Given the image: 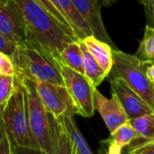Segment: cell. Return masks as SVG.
Instances as JSON below:
<instances>
[{
  "label": "cell",
  "mask_w": 154,
  "mask_h": 154,
  "mask_svg": "<svg viewBox=\"0 0 154 154\" xmlns=\"http://www.w3.org/2000/svg\"><path fill=\"white\" fill-rule=\"evenodd\" d=\"M15 73V67L11 58L0 51V75L14 76Z\"/></svg>",
  "instance_id": "cb8c5ba5"
},
{
  "label": "cell",
  "mask_w": 154,
  "mask_h": 154,
  "mask_svg": "<svg viewBox=\"0 0 154 154\" xmlns=\"http://www.w3.org/2000/svg\"><path fill=\"white\" fill-rule=\"evenodd\" d=\"M60 57L62 62L74 70L84 74V55L80 45V41L69 42L61 51Z\"/></svg>",
  "instance_id": "2e32d148"
},
{
  "label": "cell",
  "mask_w": 154,
  "mask_h": 154,
  "mask_svg": "<svg viewBox=\"0 0 154 154\" xmlns=\"http://www.w3.org/2000/svg\"><path fill=\"white\" fill-rule=\"evenodd\" d=\"M15 88V77L0 75V112L10 98Z\"/></svg>",
  "instance_id": "44dd1931"
},
{
  "label": "cell",
  "mask_w": 154,
  "mask_h": 154,
  "mask_svg": "<svg viewBox=\"0 0 154 154\" xmlns=\"http://www.w3.org/2000/svg\"><path fill=\"white\" fill-rule=\"evenodd\" d=\"M58 68L64 85L74 100L79 111V116L92 117L94 114L93 93L96 87L84 74L74 70L64 63H58Z\"/></svg>",
  "instance_id": "8992f818"
},
{
  "label": "cell",
  "mask_w": 154,
  "mask_h": 154,
  "mask_svg": "<svg viewBox=\"0 0 154 154\" xmlns=\"http://www.w3.org/2000/svg\"><path fill=\"white\" fill-rule=\"evenodd\" d=\"M93 107L103 117L110 134L129 121L118 98L113 93L109 99L101 94L96 88L93 93Z\"/></svg>",
  "instance_id": "30bf717a"
},
{
  "label": "cell",
  "mask_w": 154,
  "mask_h": 154,
  "mask_svg": "<svg viewBox=\"0 0 154 154\" xmlns=\"http://www.w3.org/2000/svg\"><path fill=\"white\" fill-rule=\"evenodd\" d=\"M0 154H12V149L0 120Z\"/></svg>",
  "instance_id": "4316f807"
},
{
  "label": "cell",
  "mask_w": 154,
  "mask_h": 154,
  "mask_svg": "<svg viewBox=\"0 0 154 154\" xmlns=\"http://www.w3.org/2000/svg\"><path fill=\"white\" fill-rule=\"evenodd\" d=\"M43 8H44L54 19H56L64 28H66L68 31L72 32V29L70 28L69 24L67 23V22L65 21V19L64 18V16L61 14V13L58 11L57 7L55 6V4L54 2V0H35ZM74 33V32H73Z\"/></svg>",
  "instance_id": "7402d4cb"
},
{
  "label": "cell",
  "mask_w": 154,
  "mask_h": 154,
  "mask_svg": "<svg viewBox=\"0 0 154 154\" xmlns=\"http://www.w3.org/2000/svg\"><path fill=\"white\" fill-rule=\"evenodd\" d=\"M0 32L15 46L26 43V33L23 20L13 1L10 6L0 5Z\"/></svg>",
  "instance_id": "8fae6325"
},
{
  "label": "cell",
  "mask_w": 154,
  "mask_h": 154,
  "mask_svg": "<svg viewBox=\"0 0 154 154\" xmlns=\"http://www.w3.org/2000/svg\"><path fill=\"white\" fill-rule=\"evenodd\" d=\"M147 76L150 79V80L152 83H154V62L151 63L148 66V69H147Z\"/></svg>",
  "instance_id": "f1b7e54d"
},
{
  "label": "cell",
  "mask_w": 154,
  "mask_h": 154,
  "mask_svg": "<svg viewBox=\"0 0 154 154\" xmlns=\"http://www.w3.org/2000/svg\"><path fill=\"white\" fill-rule=\"evenodd\" d=\"M17 75L20 77L24 89L28 125L34 143L38 148L44 150L48 154H54L49 115L43 106L35 81L25 76Z\"/></svg>",
  "instance_id": "5b68a950"
},
{
  "label": "cell",
  "mask_w": 154,
  "mask_h": 154,
  "mask_svg": "<svg viewBox=\"0 0 154 154\" xmlns=\"http://www.w3.org/2000/svg\"><path fill=\"white\" fill-rule=\"evenodd\" d=\"M10 58L15 73L34 80L64 85L58 65L39 46L29 42L16 46Z\"/></svg>",
  "instance_id": "277c9868"
},
{
  "label": "cell",
  "mask_w": 154,
  "mask_h": 154,
  "mask_svg": "<svg viewBox=\"0 0 154 154\" xmlns=\"http://www.w3.org/2000/svg\"><path fill=\"white\" fill-rule=\"evenodd\" d=\"M134 55L141 60L154 62V27L146 25L143 38Z\"/></svg>",
  "instance_id": "ffe728a7"
},
{
  "label": "cell",
  "mask_w": 154,
  "mask_h": 154,
  "mask_svg": "<svg viewBox=\"0 0 154 154\" xmlns=\"http://www.w3.org/2000/svg\"><path fill=\"white\" fill-rule=\"evenodd\" d=\"M12 5V0H0V5L10 6Z\"/></svg>",
  "instance_id": "f546056e"
},
{
  "label": "cell",
  "mask_w": 154,
  "mask_h": 154,
  "mask_svg": "<svg viewBox=\"0 0 154 154\" xmlns=\"http://www.w3.org/2000/svg\"><path fill=\"white\" fill-rule=\"evenodd\" d=\"M128 123L138 134V138L135 139L136 141H154V112L129 120Z\"/></svg>",
  "instance_id": "ac0fdd59"
},
{
  "label": "cell",
  "mask_w": 154,
  "mask_h": 154,
  "mask_svg": "<svg viewBox=\"0 0 154 154\" xmlns=\"http://www.w3.org/2000/svg\"><path fill=\"white\" fill-rule=\"evenodd\" d=\"M14 77V91L0 112V120L11 148L15 146L37 147L28 125L24 89L20 77L17 74H15Z\"/></svg>",
  "instance_id": "3957f363"
},
{
  "label": "cell",
  "mask_w": 154,
  "mask_h": 154,
  "mask_svg": "<svg viewBox=\"0 0 154 154\" xmlns=\"http://www.w3.org/2000/svg\"><path fill=\"white\" fill-rule=\"evenodd\" d=\"M151 62L123 52L113 50V67L106 79H122L154 111V83L147 76Z\"/></svg>",
  "instance_id": "7a4b0ae2"
},
{
  "label": "cell",
  "mask_w": 154,
  "mask_h": 154,
  "mask_svg": "<svg viewBox=\"0 0 154 154\" xmlns=\"http://www.w3.org/2000/svg\"><path fill=\"white\" fill-rule=\"evenodd\" d=\"M49 122L54 154H77L61 118L54 119L49 115Z\"/></svg>",
  "instance_id": "5bb4252c"
},
{
  "label": "cell",
  "mask_w": 154,
  "mask_h": 154,
  "mask_svg": "<svg viewBox=\"0 0 154 154\" xmlns=\"http://www.w3.org/2000/svg\"><path fill=\"white\" fill-rule=\"evenodd\" d=\"M128 148L132 154H154V141L139 142L134 140Z\"/></svg>",
  "instance_id": "603a6c76"
},
{
  "label": "cell",
  "mask_w": 154,
  "mask_h": 154,
  "mask_svg": "<svg viewBox=\"0 0 154 154\" xmlns=\"http://www.w3.org/2000/svg\"><path fill=\"white\" fill-rule=\"evenodd\" d=\"M74 116L72 115H65L60 118L64 125V128L71 139L73 145L76 150V152L77 154H94L85 141L84 135L80 132L79 128L77 127Z\"/></svg>",
  "instance_id": "9a60e30c"
},
{
  "label": "cell",
  "mask_w": 154,
  "mask_h": 154,
  "mask_svg": "<svg viewBox=\"0 0 154 154\" xmlns=\"http://www.w3.org/2000/svg\"><path fill=\"white\" fill-rule=\"evenodd\" d=\"M81 49L84 55V75L91 80V82L94 85V87H98L107 77L103 69L98 64V62L94 60V58L91 55V53L87 51L84 43L80 41Z\"/></svg>",
  "instance_id": "e0dca14e"
},
{
  "label": "cell",
  "mask_w": 154,
  "mask_h": 154,
  "mask_svg": "<svg viewBox=\"0 0 154 154\" xmlns=\"http://www.w3.org/2000/svg\"><path fill=\"white\" fill-rule=\"evenodd\" d=\"M121 154H132V153H131V152H130V150H129L128 146H126V147H123V151H122V153Z\"/></svg>",
  "instance_id": "4dcf8cb0"
},
{
  "label": "cell",
  "mask_w": 154,
  "mask_h": 154,
  "mask_svg": "<svg viewBox=\"0 0 154 154\" xmlns=\"http://www.w3.org/2000/svg\"><path fill=\"white\" fill-rule=\"evenodd\" d=\"M112 93L116 96L123 108L128 120L134 119L141 116L154 112L153 110L135 93L122 79L109 80Z\"/></svg>",
  "instance_id": "ba28073f"
},
{
  "label": "cell",
  "mask_w": 154,
  "mask_h": 154,
  "mask_svg": "<svg viewBox=\"0 0 154 154\" xmlns=\"http://www.w3.org/2000/svg\"><path fill=\"white\" fill-rule=\"evenodd\" d=\"M94 60L98 62L106 75L113 67V48L106 42L100 41L93 35L87 36L80 40Z\"/></svg>",
  "instance_id": "4fadbf2b"
},
{
  "label": "cell",
  "mask_w": 154,
  "mask_h": 154,
  "mask_svg": "<svg viewBox=\"0 0 154 154\" xmlns=\"http://www.w3.org/2000/svg\"><path fill=\"white\" fill-rule=\"evenodd\" d=\"M137 138H138V134L136 131L133 128V126L129 123H126L119 126L113 133H111L110 137L103 142L106 143L114 144L118 147L123 148L131 144Z\"/></svg>",
  "instance_id": "d6986e66"
},
{
  "label": "cell",
  "mask_w": 154,
  "mask_h": 154,
  "mask_svg": "<svg viewBox=\"0 0 154 154\" xmlns=\"http://www.w3.org/2000/svg\"><path fill=\"white\" fill-rule=\"evenodd\" d=\"M25 26L26 42L39 46L57 65L63 49L77 37L64 28L35 0H12Z\"/></svg>",
  "instance_id": "6da1fadb"
},
{
  "label": "cell",
  "mask_w": 154,
  "mask_h": 154,
  "mask_svg": "<svg viewBox=\"0 0 154 154\" xmlns=\"http://www.w3.org/2000/svg\"><path fill=\"white\" fill-rule=\"evenodd\" d=\"M54 2L79 41L93 35L92 31L76 10L72 0H54Z\"/></svg>",
  "instance_id": "7c38bea8"
},
{
  "label": "cell",
  "mask_w": 154,
  "mask_h": 154,
  "mask_svg": "<svg viewBox=\"0 0 154 154\" xmlns=\"http://www.w3.org/2000/svg\"><path fill=\"white\" fill-rule=\"evenodd\" d=\"M36 88L48 115L58 119L65 115H79V111L64 85L34 80Z\"/></svg>",
  "instance_id": "52a82bcc"
},
{
  "label": "cell",
  "mask_w": 154,
  "mask_h": 154,
  "mask_svg": "<svg viewBox=\"0 0 154 154\" xmlns=\"http://www.w3.org/2000/svg\"><path fill=\"white\" fill-rule=\"evenodd\" d=\"M15 49L16 46L0 32V51L11 57Z\"/></svg>",
  "instance_id": "484cf974"
},
{
  "label": "cell",
  "mask_w": 154,
  "mask_h": 154,
  "mask_svg": "<svg viewBox=\"0 0 154 154\" xmlns=\"http://www.w3.org/2000/svg\"><path fill=\"white\" fill-rule=\"evenodd\" d=\"M12 154H48L44 150L38 147H26V146H15L11 148Z\"/></svg>",
  "instance_id": "83f0119b"
},
{
  "label": "cell",
  "mask_w": 154,
  "mask_h": 154,
  "mask_svg": "<svg viewBox=\"0 0 154 154\" xmlns=\"http://www.w3.org/2000/svg\"><path fill=\"white\" fill-rule=\"evenodd\" d=\"M139 2L144 9L147 25L154 27V0H139Z\"/></svg>",
  "instance_id": "d4e9b609"
},
{
  "label": "cell",
  "mask_w": 154,
  "mask_h": 154,
  "mask_svg": "<svg viewBox=\"0 0 154 154\" xmlns=\"http://www.w3.org/2000/svg\"><path fill=\"white\" fill-rule=\"evenodd\" d=\"M76 10L85 21L93 35L108 43L113 50L117 47L109 36L103 22L101 14V4L99 0H72Z\"/></svg>",
  "instance_id": "9c48e42d"
}]
</instances>
